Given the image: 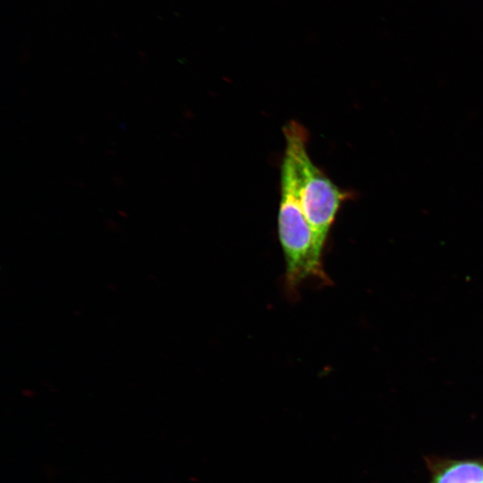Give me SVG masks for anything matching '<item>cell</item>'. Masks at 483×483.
<instances>
[{
    "label": "cell",
    "instance_id": "obj_2",
    "mask_svg": "<svg viewBox=\"0 0 483 483\" xmlns=\"http://www.w3.org/2000/svg\"><path fill=\"white\" fill-rule=\"evenodd\" d=\"M285 147L291 149L298 170L300 197L311 231L317 254L322 258L330 229L343 202L351 193L339 188L311 160L308 150V131L292 120L283 128Z\"/></svg>",
    "mask_w": 483,
    "mask_h": 483
},
{
    "label": "cell",
    "instance_id": "obj_1",
    "mask_svg": "<svg viewBox=\"0 0 483 483\" xmlns=\"http://www.w3.org/2000/svg\"><path fill=\"white\" fill-rule=\"evenodd\" d=\"M278 235L285 261L288 289L294 291L306 278L326 279L303 213L294 157L285 147L280 169Z\"/></svg>",
    "mask_w": 483,
    "mask_h": 483
},
{
    "label": "cell",
    "instance_id": "obj_3",
    "mask_svg": "<svg viewBox=\"0 0 483 483\" xmlns=\"http://www.w3.org/2000/svg\"><path fill=\"white\" fill-rule=\"evenodd\" d=\"M430 483H483V461L446 462L436 470Z\"/></svg>",
    "mask_w": 483,
    "mask_h": 483
}]
</instances>
